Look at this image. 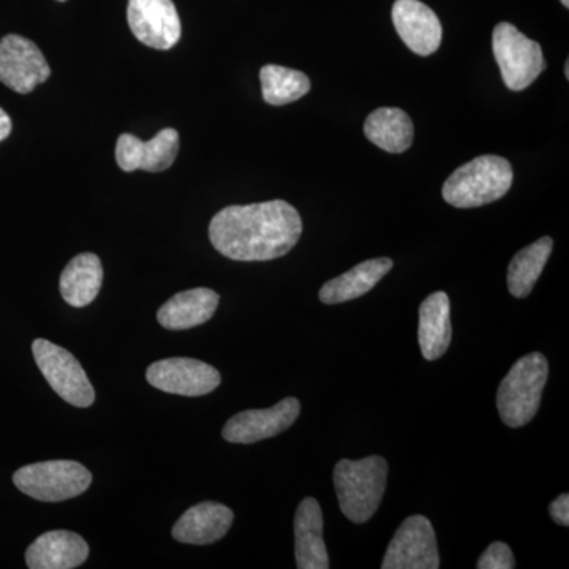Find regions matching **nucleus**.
<instances>
[{"label":"nucleus","instance_id":"nucleus-23","mask_svg":"<svg viewBox=\"0 0 569 569\" xmlns=\"http://www.w3.org/2000/svg\"><path fill=\"white\" fill-rule=\"evenodd\" d=\"M552 249V238L545 236L516 253L508 268L509 293L519 299L527 298L531 293L535 283L542 274V269L548 263Z\"/></svg>","mask_w":569,"mask_h":569},{"label":"nucleus","instance_id":"nucleus-12","mask_svg":"<svg viewBox=\"0 0 569 569\" xmlns=\"http://www.w3.org/2000/svg\"><path fill=\"white\" fill-rule=\"evenodd\" d=\"M301 413V403L295 397L264 410H246L234 415L224 425L222 437L230 443L250 445L272 438L290 429Z\"/></svg>","mask_w":569,"mask_h":569},{"label":"nucleus","instance_id":"nucleus-3","mask_svg":"<svg viewBox=\"0 0 569 569\" xmlns=\"http://www.w3.org/2000/svg\"><path fill=\"white\" fill-rule=\"evenodd\" d=\"M511 163L503 157L481 156L455 171L443 186V198L459 209L479 208L500 200L511 189Z\"/></svg>","mask_w":569,"mask_h":569},{"label":"nucleus","instance_id":"nucleus-24","mask_svg":"<svg viewBox=\"0 0 569 569\" xmlns=\"http://www.w3.org/2000/svg\"><path fill=\"white\" fill-rule=\"evenodd\" d=\"M261 91L266 103L282 107L302 99L310 92L309 77L302 71L282 66H264L260 71Z\"/></svg>","mask_w":569,"mask_h":569},{"label":"nucleus","instance_id":"nucleus-14","mask_svg":"<svg viewBox=\"0 0 569 569\" xmlns=\"http://www.w3.org/2000/svg\"><path fill=\"white\" fill-rule=\"evenodd\" d=\"M392 22L403 43L418 56L433 54L440 48L441 22L432 9L419 0H396Z\"/></svg>","mask_w":569,"mask_h":569},{"label":"nucleus","instance_id":"nucleus-27","mask_svg":"<svg viewBox=\"0 0 569 569\" xmlns=\"http://www.w3.org/2000/svg\"><path fill=\"white\" fill-rule=\"evenodd\" d=\"M11 133V119L6 111L0 108V142L7 140Z\"/></svg>","mask_w":569,"mask_h":569},{"label":"nucleus","instance_id":"nucleus-15","mask_svg":"<svg viewBox=\"0 0 569 569\" xmlns=\"http://www.w3.org/2000/svg\"><path fill=\"white\" fill-rule=\"evenodd\" d=\"M323 526L320 503L316 498H305L295 515V557L299 569L329 568Z\"/></svg>","mask_w":569,"mask_h":569},{"label":"nucleus","instance_id":"nucleus-18","mask_svg":"<svg viewBox=\"0 0 569 569\" xmlns=\"http://www.w3.org/2000/svg\"><path fill=\"white\" fill-rule=\"evenodd\" d=\"M219 302L220 296L216 291L193 288L168 299L157 312V320L170 331L194 328L211 320Z\"/></svg>","mask_w":569,"mask_h":569},{"label":"nucleus","instance_id":"nucleus-20","mask_svg":"<svg viewBox=\"0 0 569 569\" xmlns=\"http://www.w3.org/2000/svg\"><path fill=\"white\" fill-rule=\"evenodd\" d=\"M391 258H373L355 266L346 274L326 282L320 290L323 305H342L369 293L373 287L392 269Z\"/></svg>","mask_w":569,"mask_h":569},{"label":"nucleus","instance_id":"nucleus-21","mask_svg":"<svg viewBox=\"0 0 569 569\" xmlns=\"http://www.w3.org/2000/svg\"><path fill=\"white\" fill-rule=\"evenodd\" d=\"M103 283L102 261L96 253H81L66 266L61 276V295L71 307H86L96 301Z\"/></svg>","mask_w":569,"mask_h":569},{"label":"nucleus","instance_id":"nucleus-29","mask_svg":"<svg viewBox=\"0 0 569 569\" xmlns=\"http://www.w3.org/2000/svg\"><path fill=\"white\" fill-rule=\"evenodd\" d=\"M560 2H561V3H563V6H565V7H567V9H568V7H569V0H560Z\"/></svg>","mask_w":569,"mask_h":569},{"label":"nucleus","instance_id":"nucleus-22","mask_svg":"<svg viewBox=\"0 0 569 569\" xmlns=\"http://www.w3.org/2000/svg\"><path fill=\"white\" fill-rule=\"evenodd\" d=\"M367 140L391 153H402L413 142V122L400 108H378L366 119Z\"/></svg>","mask_w":569,"mask_h":569},{"label":"nucleus","instance_id":"nucleus-2","mask_svg":"<svg viewBox=\"0 0 569 569\" xmlns=\"http://www.w3.org/2000/svg\"><path fill=\"white\" fill-rule=\"evenodd\" d=\"M388 482V462L380 456L342 459L335 468V488L340 511L353 523H366L376 515Z\"/></svg>","mask_w":569,"mask_h":569},{"label":"nucleus","instance_id":"nucleus-8","mask_svg":"<svg viewBox=\"0 0 569 569\" xmlns=\"http://www.w3.org/2000/svg\"><path fill=\"white\" fill-rule=\"evenodd\" d=\"M383 569H438L436 531L425 516H410L403 520L389 542Z\"/></svg>","mask_w":569,"mask_h":569},{"label":"nucleus","instance_id":"nucleus-6","mask_svg":"<svg viewBox=\"0 0 569 569\" xmlns=\"http://www.w3.org/2000/svg\"><path fill=\"white\" fill-rule=\"evenodd\" d=\"M492 50L509 91H523L546 70L541 47L509 22L493 29Z\"/></svg>","mask_w":569,"mask_h":569},{"label":"nucleus","instance_id":"nucleus-4","mask_svg":"<svg viewBox=\"0 0 569 569\" xmlns=\"http://www.w3.org/2000/svg\"><path fill=\"white\" fill-rule=\"evenodd\" d=\"M548 377V359L541 353L523 356L511 367L497 392L498 413L505 425L515 429L529 425L541 406Z\"/></svg>","mask_w":569,"mask_h":569},{"label":"nucleus","instance_id":"nucleus-30","mask_svg":"<svg viewBox=\"0 0 569 569\" xmlns=\"http://www.w3.org/2000/svg\"><path fill=\"white\" fill-rule=\"evenodd\" d=\"M59 2H66V0H59Z\"/></svg>","mask_w":569,"mask_h":569},{"label":"nucleus","instance_id":"nucleus-16","mask_svg":"<svg viewBox=\"0 0 569 569\" xmlns=\"http://www.w3.org/2000/svg\"><path fill=\"white\" fill-rule=\"evenodd\" d=\"M89 557V546L73 531L54 530L41 535L26 550L31 569H71L81 567Z\"/></svg>","mask_w":569,"mask_h":569},{"label":"nucleus","instance_id":"nucleus-1","mask_svg":"<svg viewBox=\"0 0 569 569\" xmlns=\"http://www.w3.org/2000/svg\"><path fill=\"white\" fill-rule=\"evenodd\" d=\"M301 234V216L282 200L228 206L209 224L213 249L234 261L276 260L290 252Z\"/></svg>","mask_w":569,"mask_h":569},{"label":"nucleus","instance_id":"nucleus-11","mask_svg":"<svg viewBox=\"0 0 569 569\" xmlns=\"http://www.w3.org/2000/svg\"><path fill=\"white\" fill-rule=\"evenodd\" d=\"M127 21L133 36L153 50H171L181 39V18L173 0H129Z\"/></svg>","mask_w":569,"mask_h":569},{"label":"nucleus","instance_id":"nucleus-10","mask_svg":"<svg viewBox=\"0 0 569 569\" xmlns=\"http://www.w3.org/2000/svg\"><path fill=\"white\" fill-rule=\"evenodd\" d=\"M50 74V63L33 41L14 33L0 40V82L11 91L32 92Z\"/></svg>","mask_w":569,"mask_h":569},{"label":"nucleus","instance_id":"nucleus-19","mask_svg":"<svg viewBox=\"0 0 569 569\" xmlns=\"http://www.w3.org/2000/svg\"><path fill=\"white\" fill-rule=\"evenodd\" d=\"M451 305L443 291L427 296L419 307L418 340L427 361H437L451 343Z\"/></svg>","mask_w":569,"mask_h":569},{"label":"nucleus","instance_id":"nucleus-7","mask_svg":"<svg viewBox=\"0 0 569 569\" xmlns=\"http://www.w3.org/2000/svg\"><path fill=\"white\" fill-rule=\"evenodd\" d=\"M32 353L44 380L52 391L70 406L88 408L96 402V391L86 376L80 361L66 348L50 340L37 339L32 343Z\"/></svg>","mask_w":569,"mask_h":569},{"label":"nucleus","instance_id":"nucleus-26","mask_svg":"<svg viewBox=\"0 0 569 569\" xmlns=\"http://www.w3.org/2000/svg\"><path fill=\"white\" fill-rule=\"evenodd\" d=\"M550 518L556 520L559 526H569V496L563 493L553 500V503L549 507Z\"/></svg>","mask_w":569,"mask_h":569},{"label":"nucleus","instance_id":"nucleus-13","mask_svg":"<svg viewBox=\"0 0 569 569\" xmlns=\"http://www.w3.org/2000/svg\"><path fill=\"white\" fill-rule=\"evenodd\" d=\"M179 141L178 130L174 129H163L149 141H142L132 133H123L116 142V162L127 173L137 170L160 173L174 163Z\"/></svg>","mask_w":569,"mask_h":569},{"label":"nucleus","instance_id":"nucleus-28","mask_svg":"<svg viewBox=\"0 0 569 569\" xmlns=\"http://www.w3.org/2000/svg\"><path fill=\"white\" fill-rule=\"evenodd\" d=\"M565 77H567V80H569V62L565 63Z\"/></svg>","mask_w":569,"mask_h":569},{"label":"nucleus","instance_id":"nucleus-5","mask_svg":"<svg viewBox=\"0 0 569 569\" xmlns=\"http://www.w3.org/2000/svg\"><path fill=\"white\" fill-rule=\"evenodd\" d=\"M13 482L26 496L56 503L84 493L92 485V475L74 460H48L20 468Z\"/></svg>","mask_w":569,"mask_h":569},{"label":"nucleus","instance_id":"nucleus-25","mask_svg":"<svg viewBox=\"0 0 569 569\" xmlns=\"http://www.w3.org/2000/svg\"><path fill=\"white\" fill-rule=\"evenodd\" d=\"M516 567L515 556L505 542H492L479 557L478 569H512Z\"/></svg>","mask_w":569,"mask_h":569},{"label":"nucleus","instance_id":"nucleus-17","mask_svg":"<svg viewBox=\"0 0 569 569\" xmlns=\"http://www.w3.org/2000/svg\"><path fill=\"white\" fill-rule=\"evenodd\" d=\"M234 512L216 501H204L187 509L173 527L176 541L206 546L219 541L233 526Z\"/></svg>","mask_w":569,"mask_h":569},{"label":"nucleus","instance_id":"nucleus-9","mask_svg":"<svg viewBox=\"0 0 569 569\" xmlns=\"http://www.w3.org/2000/svg\"><path fill=\"white\" fill-rule=\"evenodd\" d=\"M149 383L168 395L200 397L216 391L222 383L219 370L190 358H170L153 362L146 372Z\"/></svg>","mask_w":569,"mask_h":569}]
</instances>
